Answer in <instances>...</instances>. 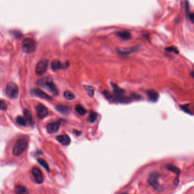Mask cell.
I'll list each match as a JSON object with an SVG mask.
<instances>
[{
    "mask_svg": "<svg viewBox=\"0 0 194 194\" xmlns=\"http://www.w3.org/2000/svg\"><path fill=\"white\" fill-rule=\"evenodd\" d=\"M37 84L38 86L44 88V89L52 93L55 95H58V89L55 86V85L53 82L52 79L46 77L43 79H40L37 81Z\"/></svg>",
    "mask_w": 194,
    "mask_h": 194,
    "instance_id": "obj_1",
    "label": "cell"
},
{
    "mask_svg": "<svg viewBox=\"0 0 194 194\" xmlns=\"http://www.w3.org/2000/svg\"><path fill=\"white\" fill-rule=\"evenodd\" d=\"M21 45L22 51L26 54L33 53L37 49V42L32 38H25L22 42Z\"/></svg>",
    "mask_w": 194,
    "mask_h": 194,
    "instance_id": "obj_2",
    "label": "cell"
},
{
    "mask_svg": "<svg viewBox=\"0 0 194 194\" xmlns=\"http://www.w3.org/2000/svg\"><path fill=\"white\" fill-rule=\"evenodd\" d=\"M160 178V174L157 172H153L149 175L148 178V182L153 189L158 192H162L163 187L159 183V179Z\"/></svg>",
    "mask_w": 194,
    "mask_h": 194,
    "instance_id": "obj_3",
    "label": "cell"
},
{
    "mask_svg": "<svg viewBox=\"0 0 194 194\" xmlns=\"http://www.w3.org/2000/svg\"><path fill=\"white\" fill-rule=\"evenodd\" d=\"M28 142L26 139H19L16 142L13 149V154L14 156H19L26 150Z\"/></svg>",
    "mask_w": 194,
    "mask_h": 194,
    "instance_id": "obj_4",
    "label": "cell"
},
{
    "mask_svg": "<svg viewBox=\"0 0 194 194\" xmlns=\"http://www.w3.org/2000/svg\"><path fill=\"white\" fill-rule=\"evenodd\" d=\"M6 94L11 99H16L19 94V89L15 83L10 82L6 88Z\"/></svg>",
    "mask_w": 194,
    "mask_h": 194,
    "instance_id": "obj_5",
    "label": "cell"
},
{
    "mask_svg": "<svg viewBox=\"0 0 194 194\" xmlns=\"http://www.w3.org/2000/svg\"><path fill=\"white\" fill-rule=\"evenodd\" d=\"M48 67V60L43 59L37 64L35 68V73L38 76H41L45 73Z\"/></svg>",
    "mask_w": 194,
    "mask_h": 194,
    "instance_id": "obj_6",
    "label": "cell"
},
{
    "mask_svg": "<svg viewBox=\"0 0 194 194\" xmlns=\"http://www.w3.org/2000/svg\"><path fill=\"white\" fill-rule=\"evenodd\" d=\"M32 174L35 182L37 184H41L44 181L43 174L41 170L37 167H33L31 170Z\"/></svg>",
    "mask_w": 194,
    "mask_h": 194,
    "instance_id": "obj_7",
    "label": "cell"
},
{
    "mask_svg": "<svg viewBox=\"0 0 194 194\" xmlns=\"http://www.w3.org/2000/svg\"><path fill=\"white\" fill-rule=\"evenodd\" d=\"M37 115L39 119H43L46 118L48 115V111L47 108L42 104H38L35 107Z\"/></svg>",
    "mask_w": 194,
    "mask_h": 194,
    "instance_id": "obj_8",
    "label": "cell"
},
{
    "mask_svg": "<svg viewBox=\"0 0 194 194\" xmlns=\"http://www.w3.org/2000/svg\"><path fill=\"white\" fill-rule=\"evenodd\" d=\"M69 65V62L67 61L65 63V65H63L62 63H61L59 60H55L51 63V68L53 71H56L58 69H60L61 68H67Z\"/></svg>",
    "mask_w": 194,
    "mask_h": 194,
    "instance_id": "obj_9",
    "label": "cell"
},
{
    "mask_svg": "<svg viewBox=\"0 0 194 194\" xmlns=\"http://www.w3.org/2000/svg\"><path fill=\"white\" fill-rule=\"evenodd\" d=\"M60 123L58 121L50 123L47 126V132L50 134H53L58 132Z\"/></svg>",
    "mask_w": 194,
    "mask_h": 194,
    "instance_id": "obj_10",
    "label": "cell"
},
{
    "mask_svg": "<svg viewBox=\"0 0 194 194\" xmlns=\"http://www.w3.org/2000/svg\"><path fill=\"white\" fill-rule=\"evenodd\" d=\"M32 94L40 98L44 99V100H52V98L48 95L47 94H46V93H44V91H43L39 89H37L33 90L31 91Z\"/></svg>",
    "mask_w": 194,
    "mask_h": 194,
    "instance_id": "obj_11",
    "label": "cell"
},
{
    "mask_svg": "<svg viewBox=\"0 0 194 194\" xmlns=\"http://www.w3.org/2000/svg\"><path fill=\"white\" fill-rule=\"evenodd\" d=\"M56 139L58 142L64 146H68L70 144V142H71L70 137L67 135L58 136L56 137Z\"/></svg>",
    "mask_w": 194,
    "mask_h": 194,
    "instance_id": "obj_12",
    "label": "cell"
},
{
    "mask_svg": "<svg viewBox=\"0 0 194 194\" xmlns=\"http://www.w3.org/2000/svg\"><path fill=\"white\" fill-rule=\"evenodd\" d=\"M111 85H112V87L113 88L114 93H115V97H114V98L121 97H122V96L124 95V91L120 88L116 84L112 83Z\"/></svg>",
    "mask_w": 194,
    "mask_h": 194,
    "instance_id": "obj_13",
    "label": "cell"
},
{
    "mask_svg": "<svg viewBox=\"0 0 194 194\" xmlns=\"http://www.w3.org/2000/svg\"><path fill=\"white\" fill-rule=\"evenodd\" d=\"M147 93L149 99L153 102H156L159 99V94L154 90H148L147 91Z\"/></svg>",
    "mask_w": 194,
    "mask_h": 194,
    "instance_id": "obj_14",
    "label": "cell"
},
{
    "mask_svg": "<svg viewBox=\"0 0 194 194\" xmlns=\"http://www.w3.org/2000/svg\"><path fill=\"white\" fill-rule=\"evenodd\" d=\"M23 114H24L25 118L26 119L27 122H28L31 126H33L35 124V121H34L33 117L32 116L31 112H30V111L26 109H24Z\"/></svg>",
    "mask_w": 194,
    "mask_h": 194,
    "instance_id": "obj_15",
    "label": "cell"
},
{
    "mask_svg": "<svg viewBox=\"0 0 194 194\" xmlns=\"http://www.w3.org/2000/svg\"><path fill=\"white\" fill-rule=\"evenodd\" d=\"M29 191L26 187L21 185L18 184L15 187V194H28Z\"/></svg>",
    "mask_w": 194,
    "mask_h": 194,
    "instance_id": "obj_16",
    "label": "cell"
},
{
    "mask_svg": "<svg viewBox=\"0 0 194 194\" xmlns=\"http://www.w3.org/2000/svg\"><path fill=\"white\" fill-rule=\"evenodd\" d=\"M166 169H168V170L170 171L171 172L176 174V175H177L176 178L179 179V174H181V170L179 168L175 165H173L169 164L168 165H166Z\"/></svg>",
    "mask_w": 194,
    "mask_h": 194,
    "instance_id": "obj_17",
    "label": "cell"
},
{
    "mask_svg": "<svg viewBox=\"0 0 194 194\" xmlns=\"http://www.w3.org/2000/svg\"><path fill=\"white\" fill-rule=\"evenodd\" d=\"M117 35L121 39L124 40H129L131 37V33L128 31H122L118 32L117 33Z\"/></svg>",
    "mask_w": 194,
    "mask_h": 194,
    "instance_id": "obj_18",
    "label": "cell"
},
{
    "mask_svg": "<svg viewBox=\"0 0 194 194\" xmlns=\"http://www.w3.org/2000/svg\"><path fill=\"white\" fill-rule=\"evenodd\" d=\"M16 121L19 126H22V127H25L27 126V122L26 119L21 116H18L16 118Z\"/></svg>",
    "mask_w": 194,
    "mask_h": 194,
    "instance_id": "obj_19",
    "label": "cell"
},
{
    "mask_svg": "<svg viewBox=\"0 0 194 194\" xmlns=\"http://www.w3.org/2000/svg\"><path fill=\"white\" fill-rule=\"evenodd\" d=\"M56 109L60 112L64 114H68L70 111V109L68 107L66 106H56Z\"/></svg>",
    "mask_w": 194,
    "mask_h": 194,
    "instance_id": "obj_20",
    "label": "cell"
},
{
    "mask_svg": "<svg viewBox=\"0 0 194 194\" xmlns=\"http://www.w3.org/2000/svg\"><path fill=\"white\" fill-rule=\"evenodd\" d=\"M75 109L77 111V112L79 113V114L81 115H84L87 112L86 110L84 108V107H82L81 105H76Z\"/></svg>",
    "mask_w": 194,
    "mask_h": 194,
    "instance_id": "obj_21",
    "label": "cell"
},
{
    "mask_svg": "<svg viewBox=\"0 0 194 194\" xmlns=\"http://www.w3.org/2000/svg\"><path fill=\"white\" fill-rule=\"evenodd\" d=\"M37 162L39 163L40 165H42V166L46 170V171H47L48 172H50L49 165H48L47 163L44 160H43L42 158H39V159H37Z\"/></svg>",
    "mask_w": 194,
    "mask_h": 194,
    "instance_id": "obj_22",
    "label": "cell"
},
{
    "mask_svg": "<svg viewBox=\"0 0 194 194\" xmlns=\"http://www.w3.org/2000/svg\"><path fill=\"white\" fill-rule=\"evenodd\" d=\"M64 96L65 98V99L69 100H72L75 98V95L73 93L72 91H68V90L66 91L64 93Z\"/></svg>",
    "mask_w": 194,
    "mask_h": 194,
    "instance_id": "obj_23",
    "label": "cell"
},
{
    "mask_svg": "<svg viewBox=\"0 0 194 194\" xmlns=\"http://www.w3.org/2000/svg\"><path fill=\"white\" fill-rule=\"evenodd\" d=\"M137 48L135 47L132 48H130V49H128L127 50H124V51H121V50H117V52L119 54L121 55H128L130 54L131 53L134 52L135 51H136Z\"/></svg>",
    "mask_w": 194,
    "mask_h": 194,
    "instance_id": "obj_24",
    "label": "cell"
},
{
    "mask_svg": "<svg viewBox=\"0 0 194 194\" xmlns=\"http://www.w3.org/2000/svg\"><path fill=\"white\" fill-rule=\"evenodd\" d=\"M85 89L87 91L88 94H89L90 97H92L94 95V89L93 87L89 86V85H85L84 86Z\"/></svg>",
    "mask_w": 194,
    "mask_h": 194,
    "instance_id": "obj_25",
    "label": "cell"
},
{
    "mask_svg": "<svg viewBox=\"0 0 194 194\" xmlns=\"http://www.w3.org/2000/svg\"><path fill=\"white\" fill-rule=\"evenodd\" d=\"M98 118V114L95 112H91L90 113L89 116L88 118V121H89L90 123H94L95 122L97 119Z\"/></svg>",
    "mask_w": 194,
    "mask_h": 194,
    "instance_id": "obj_26",
    "label": "cell"
},
{
    "mask_svg": "<svg viewBox=\"0 0 194 194\" xmlns=\"http://www.w3.org/2000/svg\"><path fill=\"white\" fill-rule=\"evenodd\" d=\"M7 109V105L5 101L0 100V110L6 111Z\"/></svg>",
    "mask_w": 194,
    "mask_h": 194,
    "instance_id": "obj_27",
    "label": "cell"
},
{
    "mask_svg": "<svg viewBox=\"0 0 194 194\" xmlns=\"http://www.w3.org/2000/svg\"><path fill=\"white\" fill-rule=\"evenodd\" d=\"M181 109L184 111L185 112H186L187 114H192L191 111L189 109L188 105H181Z\"/></svg>",
    "mask_w": 194,
    "mask_h": 194,
    "instance_id": "obj_28",
    "label": "cell"
},
{
    "mask_svg": "<svg viewBox=\"0 0 194 194\" xmlns=\"http://www.w3.org/2000/svg\"><path fill=\"white\" fill-rule=\"evenodd\" d=\"M166 51H167L168 52H174L175 53H178V49L175 47H169L166 48L165 49Z\"/></svg>",
    "mask_w": 194,
    "mask_h": 194,
    "instance_id": "obj_29",
    "label": "cell"
},
{
    "mask_svg": "<svg viewBox=\"0 0 194 194\" xmlns=\"http://www.w3.org/2000/svg\"><path fill=\"white\" fill-rule=\"evenodd\" d=\"M189 18L190 21L193 23H194V13H190L189 15Z\"/></svg>",
    "mask_w": 194,
    "mask_h": 194,
    "instance_id": "obj_30",
    "label": "cell"
},
{
    "mask_svg": "<svg viewBox=\"0 0 194 194\" xmlns=\"http://www.w3.org/2000/svg\"><path fill=\"white\" fill-rule=\"evenodd\" d=\"M74 133H75L76 135H80V134H81V132H79V131H77V130H74Z\"/></svg>",
    "mask_w": 194,
    "mask_h": 194,
    "instance_id": "obj_31",
    "label": "cell"
},
{
    "mask_svg": "<svg viewBox=\"0 0 194 194\" xmlns=\"http://www.w3.org/2000/svg\"><path fill=\"white\" fill-rule=\"evenodd\" d=\"M190 75L191 76V77H192L193 78H194V72H191V73H190Z\"/></svg>",
    "mask_w": 194,
    "mask_h": 194,
    "instance_id": "obj_32",
    "label": "cell"
},
{
    "mask_svg": "<svg viewBox=\"0 0 194 194\" xmlns=\"http://www.w3.org/2000/svg\"><path fill=\"white\" fill-rule=\"evenodd\" d=\"M127 194V193H122V194Z\"/></svg>",
    "mask_w": 194,
    "mask_h": 194,
    "instance_id": "obj_33",
    "label": "cell"
}]
</instances>
